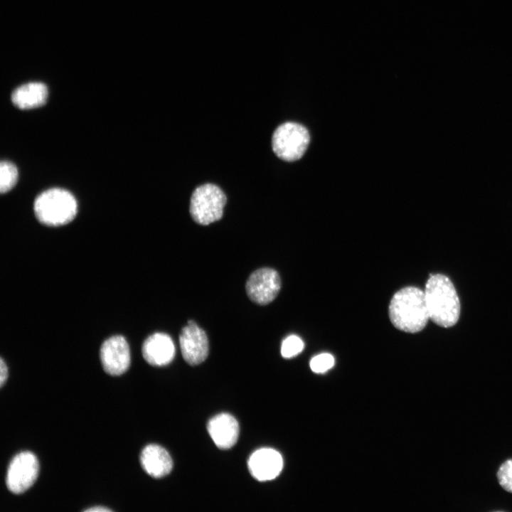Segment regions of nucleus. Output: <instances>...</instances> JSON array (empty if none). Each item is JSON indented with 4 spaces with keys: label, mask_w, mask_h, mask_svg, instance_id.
I'll return each mask as SVG.
<instances>
[{
    "label": "nucleus",
    "mask_w": 512,
    "mask_h": 512,
    "mask_svg": "<svg viewBox=\"0 0 512 512\" xmlns=\"http://www.w3.org/2000/svg\"><path fill=\"white\" fill-rule=\"evenodd\" d=\"M39 471L37 457L31 452H22L11 460L6 476L7 489L20 494L28 490L36 481Z\"/></svg>",
    "instance_id": "nucleus-6"
},
{
    "label": "nucleus",
    "mask_w": 512,
    "mask_h": 512,
    "mask_svg": "<svg viewBox=\"0 0 512 512\" xmlns=\"http://www.w3.org/2000/svg\"><path fill=\"white\" fill-rule=\"evenodd\" d=\"M430 319L444 328L457 324L460 302L452 281L442 274H431L424 290Z\"/></svg>",
    "instance_id": "nucleus-2"
},
{
    "label": "nucleus",
    "mask_w": 512,
    "mask_h": 512,
    "mask_svg": "<svg viewBox=\"0 0 512 512\" xmlns=\"http://www.w3.org/2000/svg\"><path fill=\"white\" fill-rule=\"evenodd\" d=\"M304 346V342L299 336H289L282 343L281 354L285 358H292L302 352Z\"/></svg>",
    "instance_id": "nucleus-16"
},
{
    "label": "nucleus",
    "mask_w": 512,
    "mask_h": 512,
    "mask_svg": "<svg viewBox=\"0 0 512 512\" xmlns=\"http://www.w3.org/2000/svg\"><path fill=\"white\" fill-rule=\"evenodd\" d=\"M247 466L253 478L259 481H267L279 476L283 467V459L276 450L262 448L252 454Z\"/></svg>",
    "instance_id": "nucleus-10"
},
{
    "label": "nucleus",
    "mask_w": 512,
    "mask_h": 512,
    "mask_svg": "<svg viewBox=\"0 0 512 512\" xmlns=\"http://www.w3.org/2000/svg\"><path fill=\"white\" fill-rule=\"evenodd\" d=\"M334 365V358L326 353L319 354L311 358L310 368L316 373H323L331 369Z\"/></svg>",
    "instance_id": "nucleus-17"
},
{
    "label": "nucleus",
    "mask_w": 512,
    "mask_h": 512,
    "mask_svg": "<svg viewBox=\"0 0 512 512\" xmlns=\"http://www.w3.org/2000/svg\"><path fill=\"white\" fill-rule=\"evenodd\" d=\"M33 210L40 223L48 226H60L74 219L78 204L68 191L54 188L42 192L36 197Z\"/></svg>",
    "instance_id": "nucleus-3"
},
{
    "label": "nucleus",
    "mask_w": 512,
    "mask_h": 512,
    "mask_svg": "<svg viewBox=\"0 0 512 512\" xmlns=\"http://www.w3.org/2000/svg\"><path fill=\"white\" fill-rule=\"evenodd\" d=\"M142 351L145 361L154 366L168 365L175 356L174 342L165 333L157 332L147 337Z\"/></svg>",
    "instance_id": "nucleus-11"
},
{
    "label": "nucleus",
    "mask_w": 512,
    "mask_h": 512,
    "mask_svg": "<svg viewBox=\"0 0 512 512\" xmlns=\"http://www.w3.org/2000/svg\"><path fill=\"white\" fill-rule=\"evenodd\" d=\"M8 378V368L3 358L0 359V387L2 388Z\"/></svg>",
    "instance_id": "nucleus-19"
},
{
    "label": "nucleus",
    "mask_w": 512,
    "mask_h": 512,
    "mask_svg": "<svg viewBox=\"0 0 512 512\" xmlns=\"http://www.w3.org/2000/svg\"><path fill=\"white\" fill-rule=\"evenodd\" d=\"M18 179L16 166L9 161H1L0 164V192L5 193L16 185Z\"/></svg>",
    "instance_id": "nucleus-15"
},
{
    "label": "nucleus",
    "mask_w": 512,
    "mask_h": 512,
    "mask_svg": "<svg viewBox=\"0 0 512 512\" xmlns=\"http://www.w3.org/2000/svg\"><path fill=\"white\" fill-rule=\"evenodd\" d=\"M86 512H110L112 510L102 506H95L85 510Z\"/></svg>",
    "instance_id": "nucleus-20"
},
{
    "label": "nucleus",
    "mask_w": 512,
    "mask_h": 512,
    "mask_svg": "<svg viewBox=\"0 0 512 512\" xmlns=\"http://www.w3.org/2000/svg\"><path fill=\"white\" fill-rule=\"evenodd\" d=\"M100 356L104 370L110 375L123 374L130 365L129 344L122 336L116 335L105 340L100 348Z\"/></svg>",
    "instance_id": "nucleus-8"
},
{
    "label": "nucleus",
    "mask_w": 512,
    "mask_h": 512,
    "mask_svg": "<svg viewBox=\"0 0 512 512\" xmlns=\"http://www.w3.org/2000/svg\"><path fill=\"white\" fill-rule=\"evenodd\" d=\"M182 356L186 363L196 366L203 363L208 355V339L206 332L190 320L179 335Z\"/></svg>",
    "instance_id": "nucleus-9"
},
{
    "label": "nucleus",
    "mask_w": 512,
    "mask_h": 512,
    "mask_svg": "<svg viewBox=\"0 0 512 512\" xmlns=\"http://www.w3.org/2000/svg\"><path fill=\"white\" fill-rule=\"evenodd\" d=\"M497 478L501 486L508 492L512 493V459L503 462L497 472Z\"/></svg>",
    "instance_id": "nucleus-18"
},
{
    "label": "nucleus",
    "mask_w": 512,
    "mask_h": 512,
    "mask_svg": "<svg viewBox=\"0 0 512 512\" xmlns=\"http://www.w3.org/2000/svg\"><path fill=\"white\" fill-rule=\"evenodd\" d=\"M142 469L150 476L159 479L172 470L173 462L169 452L162 447L151 444L146 445L140 454Z\"/></svg>",
    "instance_id": "nucleus-13"
},
{
    "label": "nucleus",
    "mask_w": 512,
    "mask_h": 512,
    "mask_svg": "<svg viewBox=\"0 0 512 512\" xmlns=\"http://www.w3.org/2000/svg\"><path fill=\"white\" fill-rule=\"evenodd\" d=\"M207 430L219 449H228L236 444L240 429L238 422L233 416L228 413H220L209 420Z\"/></svg>",
    "instance_id": "nucleus-12"
},
{
    "label": "nucleus",
    "mask_w": 512,
    "mask_h": 512,
    "mask_svg": "<svg viewBox=\"0 0 512 512\" xmlns=\"http://www.w3.org/2000/svg\"><path fill=\"white\" fill-rule=\"evenodd\" d=\"M310 142V135L303 125L287 122L279 125L272 139L274 154L285 161H294L304 155Z\"/></svg>",
    "instance_id": "nucleus-5"
},
{
    "label": "nucleus",
    "mask_w": 512,
    "mask_h": 512,
    "mask_svg": "<svg viewBox=\"0 0 512 512\" xmlns=\"http://www.w3.org/2000/svg\"><path fill=\"white\" fill-rule=\"evenodd\" d=\"M281 288V279L278 272L272 268L256 270L248 277L246 293L253 302L266 305L277 296Z\"/></svg>",
    "instance_id": "nucleus-7"
},
{
    "label": "nucleus",
    "mask_w": 512,
    "mask_h": 512,
    "mask_svg": "<svg viewBox=\"0 0 512 512\" xmlns=\"http://www.w3.org/2000/svg\"><path fill=\"white\" fill-rule=\"evenodd\" d=\"M388 315L398 330L410 334L421 331L430 319L424 291L416 287L398 290L390 299Z\"/></svg>",
    "instance_id": "nucleus-1"
},
{
    "label": "nucleus",
    "mask_w": 512,
    "mask_h": 512,
    "mask_svg": "<svg viewBox=\"0 0 512 512\" xmlns=\"http://www.w3.org/2000/svg\"><path fill=\"white\" fill-rule=\"evenodd\" d=\"M226 201L225 193L218 186L201 185L192 193L190 214L196 223L207 225L221 219Z\"/></svg>",
    "instance_id": "nucleus-4"
},
{
    "label": "nucleus",
    "mask_w": 512,
    "mask_h": 512,
    "mask_svg": "<svg viewBox=\"0 0 512 512\" xmlns=\"http://www.w3.org/2000/svg\"><path fill=\"white\" fill-rule=\"evenodd\" d=\"M47 86L41 82H31L16 87L11 93L13 104L21 110L43 106L48 98Z\"/></svg>",
    "instance_id": "nucleus-14"
}]
</instances>
